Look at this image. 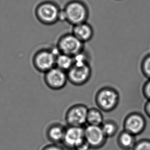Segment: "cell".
<instances>
[{"label": "cell", "mask_w": 150, "mask_h": 150, "mask_svg": "<svg viewBox=\"0 0 150 150\" xmlns=\"http://www.w3.org/2000/svg\"><path fill=\"white\" fill-rule=\"evenodd\" d=\"M43 79L45 85L55 91L62 89L68 82L67 73L56 67L43 73Z\"/></svg>", "instance_id": "cell-8"}, {"label": "cell", "mask_w": 150, "mask_h": 150, "mask_svg": "<svg viewBox=\"0 0 150 150\" xmlns=\"http://www.w3.org/2000/svg\"><path fill=\"white\" fill-rule=\"evenodd\" d=\"M62 9L65 14V22L73 26L86 22L89 16L87 6L80 0L70 1Z\"/></svg>", "instance_id": "cell-2"}, {"label": "cell", "mask_w": 150, "mask_h": 150, "mask_svg": "<svg viewBox=\"0 0 150 150\" xmlns=\"http://www.w3.org/2000/svg\"><path fill=\"white\" fill-rule=\"evenodd\" d=\"M104 134L107 138H111L117 134L119 127L116 122L111 120H104L101 126Z\"/></svg>", "instance_id": "cell-17"}, {"label": "cell", "mask_w": 150, "mask_h": 150, "mask_svg": "<svg viewBox=\"0 0 150 150\" xmlns=\"http://www.w3.org/2000/svg\"><path fill=\"white\" fill-rule=\"evenodd\" d=\"M84 138L91 149L97 150L105 145L108 138L104 134L101 126L87 125L84 127Z\"/></svg>", "instance_id": "cell-10"}, {"label": "cell", "mask_w": 150, "mask_h": 150, "mask_svg": "<svg viewBox=\"0 0 150 150\" xmlns=\"http://www.w3.org/2000/svg\"><path fill=\"white\" fill-rule=\"evenodd\" d=\"M140 69L143 75L148 79H150V54L146 55L142 59Z\"/></svg>", "instance_id": "cell-18"}, {"label": "cell", "mask_w": 150, "mask_h": 150, "mask_svg": "<svg viewBox=\"0 0 150 150\" xmlns=\"http://www.w3.org/2000/svg\"><path fill=\"white\" fill-rule=\"evenodd\" d=\"M132 150H150V139L144 138L136 141Z\"/></svg>", "instance_id": "cell-19"}, {"label": "cell", "mask_w": 150, "mask_h": 150, "mask_svg": "<svg viewBox=\"0 0 150 150\" xmlns=\"http://www.w3.org/2000/svg\"><path fill=\"white\" fill-rule=\"evenodd\" d=\"M144 111L146 116L150 118V100H147L144 105Z\"/></svg>", "instance_id": "cell-23"}, {"label": "cell", "mask_w": 150, "mask_h": 150, "mask_svg": "<svg viewBox=\"0 0 150 150\" xmlns=\"http://www.w3.org/2000/svg\"><path fill=\"white\" fill-rule=\"evenodd\" d=\"M91 149L89 144L86 142V140H84L76 148L75 150H90Z\"/></svg>", "instance_id": "cell-22"}, {"label": "cell", "mask_w": 150, "mask_h": 150, "mask_svg": "<svg viewBox=\"0 0 150 150\" xmlns=\"http://www.w3.org/2000/svg\"><path fill=\"white\" fill-rule=\"evenodd\" d=\"M146 126V118L142 114L134 112L129 114L124 120V130L134 136H137L144 132Z\"/></svg>", "instance_id": "cell-9"}, {"label": "cell", "mask_w": 150, "mask_h": 150, "mask_svg": "<svg viewBox=\"0 0 150 150\" xmlns=\"http://www.w3.org/2000/svg\"><path fill=\"white\" fill-rule=\"evenodd\" d=\"M92 74L90 63L74 62L67 72L68 81L76 86H81L89 81Z\"/></svg>", "instance_id": "cell-6"}, {"label": "cell", "mask_w": 150, "mask_h": 150, "mask_svg": "<svg viewBox=\"0 0 150 150\" xmlns=\"http://www.w3.org/2000/svg\"><path fill=\"white\" fill-rule=\"evenodd\" d=\"M59 53L56 45L38 49L31 58L33 67L39 72L45 73L55 67L56 57Z\"/></svg>", "instance_id": "cell-1"}, {"label": "cell", "mask_w": 150, "mask_h": 150, "mask_svg": "<svg viewBox=\"0 0 150 150\" xmlns=\"http://www.w3.org/2000/svg\"><path fill=\"white\" fill-rule=\"evenodd\" d=\"M56 46L61 53L74 57L84 50V44L72 33H66L59 37Z\"/></svg>", "instance_id": "cell-5"}, {"label": "cell", "mask_w": 150, "mask_h": 150, "mask_svg": "<svg viewBox=\"0 0 150 150\" xmlns=\"http://www.w3.org/2000/svg\"><path fill=\"white\" fill-rule=\"evenodd\" d=\"M142 94L147 100H150V79H148L142 86Z\"/></svg>", "instance_id": "cell-20"}, {"label": "cell", "mask_w": 150, "mask_h": 150, "mask_svg": "<svg viewBox=\"0 0 150 150\" xmlns=\"http://www.w3.org/2000/svg\"><path fill=\"white\" fill-rule=\"evenodd\" d=\"M66 127L59 122L49 124L46 129L45 135L47 140L52 144H60L63 142Z\"/></svg>", "instance_id": "cell-12"}, {"label": "cell", "mask_w": 150, "mask_h": 150, "mask_svg": "<svg viewBox=\"0 0 150 150\" xmlns=\"http://www.w3.org/2000/svg\"><path fill=\"white\" fill-rule=\"evenodd\" d=\"M136 142V136L124 130L120 133L117 138L118 146L122 150H132Z\"/></svg>", "instance_id": "cell-14"}, {"label": "cell", "mask_w": 150, "mask_h": 150, "mask_svg": "<svg viewBox=\"0 0 150 150\" xmlns=\"http://www.w3.org/2000/svg\"><path fill=\"white\" fill-rule=\"evenodd\" d=\"M84 140V127L67 126L62 144L65 148L75 150Z\"/></svg>", "instance_id": "cell-11"}, {"label": "cell", "mask_w": 150, "mask_h": 150, "mask_svg": "<svg viewBox=\"0 0 150 150\" xmlns=\"http://www.w3.org/2000/svg\"><path fill=\"white\" fill-rule=\"evenodd\" d=\"M104 121L101 111L96 108H89L86 116V124L91 126H101Z\"/></svg>", "instance_id": "cell-15"}, {"label": "cell", "mask_w": 150, "mask_h": 150, "mask_svg": "<svg viewBox=\"0 0 150 150\" xmlns=\"http://www.w3.org/2000/svg\"><path fill=\"white\" fill-rule=\"evenodd\" d=\"M88 109L87 106L82 103H76L69 107L64 116L67 126L83 127L86 124Z\"/></svg>", "instance_id": "cell-7"}, {"label": "cell", "mask_w": 150, "mask_h": 150, "mask_svg": "<svg viewBox=\"0 0 150 150\" xmlns=\"http://www.w3.org/2000/svg\"><path fill=\"white\" fill-rule=\"evenodd\" d=\"M74 64L73 57L60 53L56 57L55 67L67 73L73 66Z\"/></svg>", "instance_id": "cell-16"}, {"label": "cell", "mask_w": 150, "mask_h": 150, "mask_svg": "<svg viewBox=\"0 0 150 150\" xmlns=\"http://www.w3.org/2000/svg\"><path fill=\"white\" fill-rule=\"evenodd\" d=\"M95 101L98 108L101 111H113L119 103V93L114 88L110 86L104 87L96 94Z\"/></svg>", "instance_id": "cell-3"}, {"label": "cell", "mask_w": 150, "mask_h": 150, "mask_svg": "<svg viewBox=\"0 0 150 150\" xmlns=\"http://www.w3.org/2000/svg\"><path fill=\"white\" fill-rule=\"evenodd\" d=\"M41 150H65V149L60 144L51 143L44 146Z\"/></svg>", "instance_id": "cell-21"}, {"label": "cell", "mask_w": 150, "mask_h": 150, "mask_svg": "<svg viewBox=\"0 0 150 150\" xmlns=\"http://www.w3.org/2000/svg\"><path fill=\"white\" fill-rule=\"evenodd\" d=\"M71 33L81 42L84 44L93 39L94 31L91 25L86 22L73 26Z\"/></svg>", "instance_id": "cell-13"}, {"label": "cell", "mask_w": 150, "mask_h": 150, "mask_svg": "<svg viewBox=\"0 0 150 150\" xmlns=\"http://www.w3.org/2000/svg\"><path fill=\"white\" fill-rule=\"evenodd\" d=\"M60 10L61 8L55 2L51 1H43L35 8V16L42 24L53 25L59 21Z\"/></svg>", "instance_id": "cell-4"}]
</instances>
